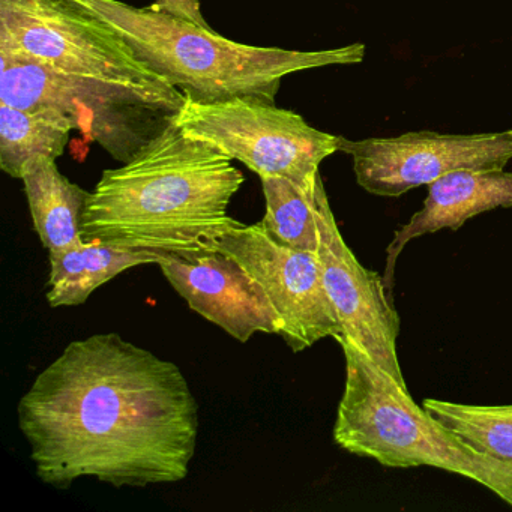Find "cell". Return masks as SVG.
Here are the masks:
<instances>
[{
  "mask_svg": "<svg viewBox=\"0 0 512 512\" xmlns=\"http://www.w3.org/2000/svg\"><path fill=\"white\" fill-rule=\"evenodd\" d=\"M320 178L311 187H301L281 176L260 178L266 203L262 224L281 245L316 253L319 247L316 190Z\"/></svg>",
  "mask_w": 512,
  "mask_h": 512,
  "instance_id": "cell-16",
  "label": "cell"
},
{
  "mask_svg": "<svg viewBox=\"0 0 512 512\" xmlns=\"http://www.w3.org/2000/svg\"><path fill=\"white\" fill-rule=\"evenodd\" d=\"M232 161L172 122L133 160L103 173L83 214V241L157 256L211 247L239 223L229 205L245 178Z\"/></svg>",
  "mask_w": 512,
  "mask_h": 512,
  "instance_id": "cell-2",
  "label": "cell"
},
{
  "mask_svg": "<svg viewBox=\"0 0 512 512\" xmlns=\"http://www.w3.org/2000/svg\"><path fill=\"white\" fill-rule=\"evenodd\" d=\"M214 245L238 260L260 284L280 316V337L292 352H304L323 338L337 340L343 335L317 253L281 245L266 232L262 221L235 224Z\"/></svg>",
  "mask_w": 512,
  "mask_h": 512,
  "instance_id": "cell-8",
  "label": "cell"
},
{
  "mask_svg": "<svg viewBox=\"0 0 512 512\" xmlns=\"http://www.w3.org/2000/svg\"><path fill=\"white\" fill-rule=\"evenodd\" d=\"M112 29L152 73L184 92L188 100L214 103L254 98L274 103L290 74L364 61L361 43L331 50L256 47L221 37L214 29L121 0H67Z\"/></svg>",
  "mask_w": 512,
  "mask_h": 512,
  "instance_id": "cell-3",
  "label": "cell"
},
{
  "mask_svg": "<svg viewBox=\"0 0 512 512\" xmlns=\"http://www.w3.org/2000/svg\"><path fill=\"white\" fill-rule=\"evenodd\" d=\"M346 359V383L334 440L341 449L385 467H434L478 482L512 508V467L479 451L415 403L349 338H337Z\"/></svg>",
  "mask_w": 512,
  "mask_h": 512,
  "instance_id": "cell-4",
  "label": "cell"
},
{
  "mask_svg": "<svg viewBox=\"0 0 512 512\" xmlns=\"http://www.w3.org/2000/svg\"><path fill=\"white\" fill-rule=\"evenodd\" d=\"M35 232L47 251H61L83 242L82 220L88 191L62 175L56 161L35 158L22 175Z\"/></svg>",
  "mask_w": 512,
  "mask_h": 512,
  "instance_id": "cell-13",
  "label": "cell"
},
{
  "mask_svg": "<svg viewBox=\"0 0 512 512\" xmlns=\"http://www.w3.org/2000/svg\"><path fill=\"white\" fill-rule=\"evenodd\" d=\"M340 151L352 157L359 187L374 196L400 197L455 170L505 169L512 160V130L487 134L418 131L359 142L341 137Z\"/></svg>",
  "mask_w": 512,
  "mask_h": 512,
  "instance_id": "cell-9",
  "label": "cell"
},
{
  "mask_svg": "<svg viewBox=\"0 0 512 512\" xmlns=\"http://www.w3.org/2000/svg\"><path fill=\"white\" fill-rule=\"evenodd\" d=\"M185 101L184 92L169 83L134 85L74 76L16 50L0 49V103L61 113L122 164L175 122Z\"/></svg>",
  "mask_w": 512,
  "mask_h": 512,
  "instance_id": "cell-5",
  "label": "cell"
},
{
  "mask_svg": "<svg viewBox=\"0 0 512 512\" xmlns=\"http://www.w3.org/2000/svg\"><path fill=\"white\" fill-rule=\"evenodd\" d=\"M496 208H512V173L505 170H455L428 185L424 206L395 232L386 248V287H394L398 257L410 241L460 229L470 218Z\"/></svg>",
  "mask_w": 512,
  "mask_h": 512,
  "instance_id": "cell-12",
  "label": "cell"
},
{
  "mask_svg": "<svg viewBox=\"0 0 512 512\" xmlns=\"http://www.w3.org/2000/svg\"><path fill=\"white\" fill-rule=\"evenodd\" d=\"M47 302L50 307H79L89 296L127 269L157 263V254L113 247L100 241L80 242L67 250L50 251Z\"/></svg>",
  "mask_w": 512,
  "mask_h": 512,
  "instance_id": "cell-14",
  "label": "cell"
},
{
  "mask_svg": "<svg viewBox=\"0 0 512 512\" xmlns=\"http://www.w3.org/2000/svg\"><path fill=\"white\" fill-rule=\"evenodd\" d=\"M19 428L44 484H173L190 473L199 404L181 368L116 332L73 341L20 398Z\"/></svg>",
  "mask_w": 512,
  "mask_h": 512,
  "instance_id": "cell-1",
  "label": "cell"
},
{
  "mask_svg": "<svg viewBox=\"0 0 512 512\" xmlns=\"http://www.w3.org/2000/svg\"><path fill=\"white\" fill-rule=\"evenodd\" d=\"M154 7L188 20V22L196 23L197 26H202V28L212 29L202 14L200 0H157Z\"/></svg>",
  "mask_w": 512,
  "mask_h": 512,
  "instance_id": "cell-18",
  "label": "cell"
},
{
  "mask_svg": "<svg viewBox=\"0 0 512 512\" xmlns=\"http://www.w3.org/2000/svg\"><path fill=\"white\" fill-rule=\"evenodd\" d=\"M422 406L467 443L512 467V404H460L425 398Z\"/></svg>",
  "mask_w": 512,
  "mask_h": 512,
  "instance_id": "cell-17",
  "label": "cell"
},
{
  "mask_svg": "<svg viewBox=\"0 0 512 512\" xmlns=\"http://www.w3.org/2000/svg\"><path fill=\"white\" fill-rule=\"evenodd\" d=\"M74 130L73 122L61 113L0 103V169L11 178L22 179L29 161L58 160Z\"/></svg>",
  "mask_w": 512,
  "mask_h": 512,
  "instance_id": "cell-15",
  "label": "cell"
},
{
  "mask_svg": "<svg viewBox=\"0 0 512 512\" xmlns=\"http://www.w3.org/2000/svg\"><path fill=\"white\" fill-rule=\"evenodd\" d=\"M0 49L62 73L134 85H163L101 20L67 0H0Z\"/></svg>",
  "mask_w": 512,
  "mask_h": 512,
  "instance_id": "cell-7",
  "label": "cell"
},
{
  "mask_svg": "<svg viewBox=\"0 0 512 512\" xmlns=\"http://www.w3.org/2000/svg\"><path fill=\"white\" fill-rule=\"evenodd\" d=\"M316 220L323 283L337 311L343 335L407 386L397 353L400 317L383 275L364 268L341 235L322 178L317 182ZM340 338V337H338Z\"/></svg>",
  "mask_w": 512,
  "mask_h": 512,
  "instance_id": "cell-10",
  "label": "cell"
},
{
  "mask_svg": "<svg viewBox=\"0 0 512 512\" xmlns=\"http://www.w3.org/2000/svg\"><path fill=\"white\" fill-rule=\"evenodd\" d=\"M175 122L188 137L241 161L259 178L281 176L301 187H311L320 164L340 151L341 137L316 130L292 110L254 98L214 103L187 98Z\"/></svg>",
  "mask_w": 512,
  "mask_h": 512,
  "instance_id": "cell-6",
  "label": "cell"
},
{
  "mask_svg": "<svg viewBox=\"0 0 512 512\" xmlns=\"http://www.w3.org/2000/svg\"><path fill=\"white\" fill-rule=\"evenodd\" d=\"M170 286L191 310L247 343L254 334L281 335L280 316L250 272L215 245L185 254H158Z\"/></svg>",
  "mask_w": 512,
  "mask_h": 512,
  "instance_id": "cell-11",
  "label": "cell"
}]
</instances>
